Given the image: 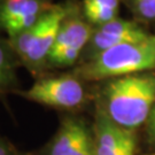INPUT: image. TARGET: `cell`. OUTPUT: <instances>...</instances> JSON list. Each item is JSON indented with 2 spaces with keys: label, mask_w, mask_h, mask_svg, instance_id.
I'll return each instance as SVG.
<instances>
[{
  "label": "cell",
  "mask_w": 155,
  "mask_h": 155,
  "mask_svg": "<svg viewBox=\"0 0 155 155\" xmlns=\"http://www.w3.org/2000/svg\"><path fill=\"white\" fill-rule=\"evenodd\" d=\"M154 105L155 74L144 72L109 79L99 108L117 125L134 130L147 121Z\"/></svg>",
  "instance_id": "6da1fadb"
},
{
  "label": "cell",
  "mask_w": 155,
  "mask_h": 155,
  "mask_svg": "<svg viewBox=\"0 0 155 155\" xmlns=\"http://www.w3.org/2000/svg\"><path fill=\"white\" fill-rule=\"evenodd\" d=\"M155 70V36L117 45L75 68L82 81H104Z\"/></svg>",
  "instance_id": "7a4b0ae2"
},
{
  "label": "cell",
  "mask_w": 155,
  "mask_h": 155,
  "mask_svg": "<svg viewBox=\"0 0 155 155\" xmlns=\"http://www.w3.org/2000/svg\"><path fill=\"white\" fill-rule=\"evenodd\" d=\"M74 6L72 4L52 6L31 28L9 39L20 63L32 75H39L47 68V60L58 33Z\"/></svg>",
  "instance_id": "3957f363"
},
{
  "label": "cell",
  "mask_w": 155,
  "mask_h": 155,
  "mask_svg": "<svg viewBox=\"0 0 155 155\" xmlns=\"http://www.w3.org/2000/svg\"><path fill=\"white\" fill-rule=\"evenodd\" d=\"M14 94L40 105L59 109H72L85 101L83 81L74 74L38 78L28 90H16Z\"/></svg>",
  "instance_id": "277c9868"
},
{
  "label": "cell",
  "mask_w": 155,
  "mask_h": 155,
  "mask_svg": "<svg viewBox=\"0 0 155 155\" xmlns=\"http://www.w3.org/2000/svg\"><path fill=\"white\" fill-rule=\"evenodd\" d=\"M93 29L86 20L78 16L77 6L72 7L62 23L47 60V68H66L81 59L89 44Z\"/></svg>",
  "instance_id": "5b68a950"
},
{
  "label": "cell",
  "mask_w": 155,
  "mask_h": 155,
  "mask_svg": "<svg viewBox=\"0 0 155 155\" xmlns=\"http://www.w3.org/2000/svg\"><path fill=\"white\" fill-rule=\"evenodd\" d=\"M148 36L150 35L136 23L117 17L110 22L93 29L89 44L86 45L81 56V63L92 60L102 52L113 48L117 45L139 41L147 38Z\"/></svg>",
  "instance_id": "8992f818"
},
{
  "label": "cell",
  "mask_w": 155,
  "mask_h": 155,
  "mask_svg": "<svg viewBox=\"0 0 155 155\" xmlns=\"http://www.w3.org/2000/svg\"><path fill=\"white\" fill-rule=\"evenodd\" d=\"M40 155H97L93 132L82 120L67 117Z\"/></svg>",
  "instance_id": "52a82bcc"
},
{
  "label": "cell",
  "mask_w": 155,
  "mask_h": 155,
  "mask_svg": "<svg viewBox=\"0 0 155 155\" xmlns=\"http://www.w3.org/2000/svg\"><path fill=\"white\" fill-rule=\"evenodd\" d=\"M93 139L97 155H134L133 130L117 125L100 108L95 115Z\"/></svg>",
  "instance_id": "ba28073f"
},
{
  "label": "cell",
  "mask_w": 155,
  "mask_h": 155,
  "mask_svg": "<svg viewBox=\"0 0 155 155\" xmlns=\"http://www.w3.org/2000/svg\"><path fill=\"white\" fill-rule=\"evenodd\" d=\"M52 6L47 0H1L0 29L6 31L8 39L31 28Z\"/></svg>",
  "instance_id": "9c48e42d"
},
{
  "label": "cell",
  "mask_w": 155,
  "mask_h": 155,
  "mask_svg": "<svg viewBox=\"0 0 155 155\" xmlns=\"http://www.w3.org/2000/svg\"><path fill=\"white\" fill-rule=\"evenodd\" d=\"M20 60L13 50L9 39L0 35V95L15 92L17 89L16 70Z\"/></svg>",
  "instance_id": "30bf717a"
},
{
  "label": "cell",
  "mask_w": 155,
  "mask_h": 155,
  "mask_svg": "<svg viewBox=\"0 0 155 155\" xmlns=\"http://www.w3.org/2000/svg\"><path fill=\"white\" fill-rule=\"evenodd\" d=\"M120 0H83V14L89 23L98 27L117 18Z\"/></svg>",
  "instance_id": "8fae6325"
},
{
  "label": "cell",
  "mask_w": 155,
  "mask_h": 155,
  "mask_svg": "<svg viewBox=\"0 0 155 155\" xmlns=\"http://www.w3.org/2000/svg\"><path fill=\"white\" fill-rule=\"evenodd\" d=\"M136 9L143 18L154 20L155 18V0H136Z\"/></svg>",
  "instance_id": "7c38bea8"
},
{
  "label": "cell",
  "mask_w": 155,
  "mask_h": 155,
  "mask_svg": "<svg viewBox=\"0 0 155 155\" xmlns=\"http://www.w3.org/2000/svg\"><path fill=\"white\" fill-rule=\"evenodd\" d=\"M0 155H24L9 140L0 136Z\"/></svg>",
  "instance_id": "4fadbf2b"
},
{
  "label": "cell",
  "mask_w": 155,
  "mask_h": 155,
  "mask_svg": "<svg viewBox=\"0 0 155 155\" xmlns=\"http://www.w3.org/2000/svg\"><path fill=\"white\" fill-rule=\"evenodd\" d=\"M147 136L152 144H155V105L147 118Z\"/></svg>",
  "instance_id": "5bb4252c"
},
{
  "label": "cell",
  "mask_w": 155,
  "mask_h": 155,
  "mask_svg": "<svg viewBox=\"0 0 155 155\" xmlns=\"http://www.w3.org/2000/svg\"><path fill=\"white\" fill-rule=\"evenodd\" d=\"M134 1H136V0H134Z\"/></svg>",
  "instance_id": "9a60e30c"
},
{
  "label": "cell",
  "mask_w": 155,
  "mask_h": 155,
  "mask_svg": "<svg viewBox=\"0 0 155 155\" xmlns=\"http://www.w3.org/2000/svg\"><path fill=\"white\" fill-rule=\"evenodd\" d=\"M0 1H1V0H0Z\"/></svg>",
  "instance_id": "2e32d148"
}]
</instances>
